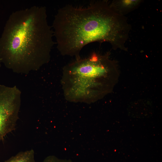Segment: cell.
Wrapping results in <instances>:
<instances>
[{
    "label": "cell",
    "instance_id": "obj_2",
    "mask_svg": "<svg viewBox=\"0 0 162 162\" xmlns=\"http://www.w3.org/2000/svg\"><path fill=\"white\" fill-rule=\"evenodd\" d=\"M54 36L45 7L14 12L0 38V62L17 74L38 70L50 60Z\"/></svg>",
    "mask_w": 162,
    "mask_h": 162
},
{
    "label": "cell",
    "instance_id": "obj_1",
    "mask_svg": "<svg viewBox=\"0 0 162 162\" xmlns=\"http://www.w3.org/2000/svg\"><path fill=\"white\" fill-rule=\"evenodd\" d=\"M52 27L57 48L61 55L80 57L88 44L106 42L125 49L130 31L125 18L107 2L94 1L85 7L68 4L55 16Z\"/></svg>",
    "mask_w": 162,
    "mask_h": 162
},
{
    "label": "cell",
    "instance_id": "obj_8",
    "mask_svg": "<svg viewBox=\"0 0 162 162\" xmlns=\"http://www.w3.org/2000/svg\"><path fill=\"white\" fill-rule=\"evenodd\" d=\"M1 67V63L0 62V68Z\"/></svg>",
    "mask_w": 162,
    "mask_h": 162
},
{
    "label": "cell",
    "instance_id": "obj_3",
    "mask_svg": "<svg viewBox=\"0 0 162 162\" xmlns=\"http://www.w3.org/2000/svg\"><path fill=\"white\" fill-rule=\"evenodd\" d=\"M112 65L107 53L95 52L67 64L63 68L61 80L64 98L87 103L99 98L107 91Z\"/></svg>",
    "mask_w": 162,
    "mask_h": 162
},
{
    "label": "cell",
    "instance_id": "obj_5",
    "mask_svg": "<svg viewBox=\"0 0 162 162\" xmlns=\"http://www.w3.org/2000/svg\"><path fill=\"white\" fill-rule=\"evenodd\" d=\"M4 162H36L33 149L20 152Z\"/></svg>",
    "mask_w": 162,
    "mask_h": 162
},
{
    "label": "cell",
    "instance_id": "obj_7",
    "mask_svg": "<svg viewBox=\"0 0 162 162\" xmlns=\"http://www.w3.org/2000/svg\"><path fill=\"white\" fill-rule=\"evenodd\" d=\"M42 162H70L60 160L54 156H50L46 158Z\"/></svg>",
    "mask_w": 162,
    "mask_h": 162
},
{
    "label": "cell",
    "instance_id": "obj_4",
    "mask_svg": "<svg viewBox=\"0 0 162 162\" xmlns=\"http://www.w3.org/2000/svg\"><path fill=\"white\" fill-rule=\"evenodd\" d=\"M21 103L18 89L0 84V141L15 129Z\"/></svg>",
    "mask_w": 162,
    "mask_h": 162
},
{
    "label": "cell",
    "instance_id": "obj_6",
    "mask_svg": "<svg viewBox=\"0 0 162 162\" xmlns=\"http://www.w3.org/2000/svg\"><path fill=\"white\" fill-rule=\"evenodd\" d=\"M139 0H122L118 2L116 5L111 4L116 10L120 13L121 10H128L134 8L139 3Z\"/></svg>",
    "mask_w": 162,
    "mask_h": 162
}]
</instances>
